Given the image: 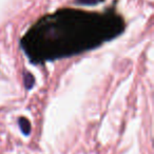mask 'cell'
<instances>
[{"mask_svg": "<svg viewBox=\"0 0 154 154\" xmlns=\"http://www.w3.org/2000/svg\"><path fill=\"white\" fill-rule=\"evenodd\" d=\"M77 2L80 5H94L95 3L100 2L101 0H76Z\"/></svg>", "mask_w": 154, "mask_h": 154, "instance_id": "277c9868", "label": "cell"}, {"mask_svg": "<svg viewBox=\"0 0 154 154\" xmlns=\"http://www.w3.org/2000/svg\"><path fill=\"white\" fill-rule=\"evenodd\" d=\"M118 17L89 15L73 9L43 17L22 39L33 62L71 56L95 48L122 32Z\"/></svg>", "mask_w": 154, "mask_h": 154, "instance_id": "6da1fadb", "label": "cell"}, {"mask_svg": "<svg viewBox=\"0 0 154 154\" xmlns=\"http://www.w3.org/2000/svg\"><path fill=\"white\" fill-rule=\"evenodd\" d=\"M18 125H19V128L21 130V132L24 135H30L31 130H32V127H31V122H29V119H26V117H20L18 119Z\"/></svg>", "mask_w": 154, "mask_h": 154, "instance_id": "7a4b0ae2", "label": "cell"}, {"mask_svg": "<svg viewBox=\"0 0 154 154\" xmlns=\"http://www.w3.org/2000/svg\"><path fill=\"white\" fill-rule=\"evenodd\" d=\"M24 86H26V88L28 89V90H30V89L33 88V86H34L35 84V78L34 76H33L31 73L29 72H24Z\"/></svg>", "mask_w": 154, "mask_h": 154, "instance_id": "3957f363", "label": "cell"}]
</instances>
